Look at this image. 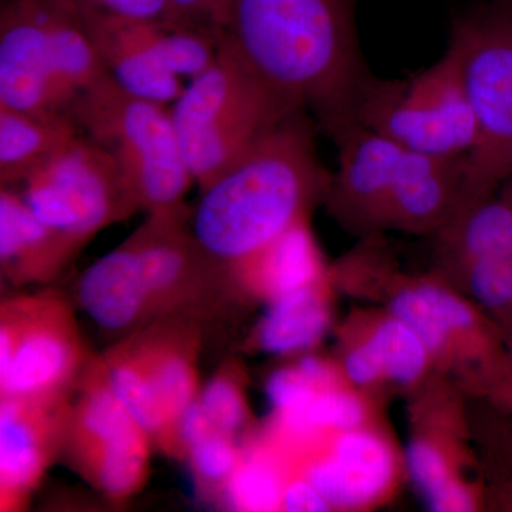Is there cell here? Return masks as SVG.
Listing matches in <instances>:
<instances>
[{
    "mask_svg": "<svg viewBox=\"0 0 512 512\" xmlns=\"http://www.w3.org/2000/svg\"><path fill=\"white\" fill-rule=\"evenodd\" d=\"M198 402L220 433L235 439L237 434L247 427V399L238 377L232 370L221 369L210 382L201 387Z\"/></svg>",
    "mask_w": 512,
    "mask_h": 512,
    "instance_id": "obj_30",
    "label": "cell"
},
{
    "mask_svg": "<svg viewBox=\"0 0 512 512\" xmlns=\"http://www.w3.org/2000/svg\"><path fill=\"white\" fill-rule=\"evenodd\" d=\"M392 316L414 330L430 352L443 348L453 333L471 328L476 320L466 302L431 284L397 293L392 302Z\"/></svg>",
    "mask_w": 512,
    "mask_h": 512,
    "instance_id": "obj_24",
    "label": "cell"
},
{
    "mask_svg": "<svg viewBox=\"0 0 512 512\" xmlns=\"http://www.w3.org/2000/svg\"><path fill=\"white\" fill-rule=\"evenodd\" d=\"M467 156L440 157L404 150L389 201L387 221L426 228L463 202Z\"/></svg>",
    "mask_w": 512,
    "mask_h": 512,
    "instance_id": "obj_17",
    "label": "cell"
},
{
    "mask_svg": "<svg viewBox=\"0 0 512 512\" xmlns=\"http://www.w3.org/2000/svg\"><path fill=\"white\" fill-rule=\"evenodd\" d=\"M352 121L404 150L430 156H468L477 141L476 116L450 45L436 63L413 76H370L357 97Z\"/></svg>",
    "mask_w": 512,
    "mask_h": 512,
    "instance_id": "obj_5",
    "label": "cell"
},
{
    "mask_svg": "<svg viewBox=\"0 0 512 512\" xmlns=\"http://www.w3.org/2000/svg\"><path fill=\"white\" fill-rule=\"evenodd\" d=\"M345 372L359 386L375 383L383 376L382 365L367 340L350 350L345 359Z\"/></svg>",
    "mask_w": 512,
    "mask_h": 512,
    "instance_id": "obj_35",
    "label": "cell"
},
{
    "mask_svg": "<svg viewBox=\"0 0 512 512\" xmlns=\"http://www.w3.org/2000/svg\"><path fill=\"white\" fill-rule=\"evenodd\" d=\"M63 397H2L0 400V510L19 511L46 474L69 420Z\"/></svg>",
    "mask_w": 512,
    "mask_h": 512,
    "instance_id": "obj_10",
    "label": "cell"
},
{
    "mask_svg": "<svg viewBox=\"0 0 512 512\" xmlns=\"http://www.w3.org/2000/svg\"><path fill=\"white\" fill-rule=\"evenodd\" d=\"M165 421L170 429L173 456L181 458L178 424L201 392L198 377V332L188 323L157 319L153 326L128 338Z\"/></svg>",
    "mask_w": 512,
    "mask_h": 512,
    "instance_id": "obj_13",
    "label": "cell"
},
{
    "mask_svg": "<svg viewBox=\"0 0 512 512\" xmlns=\"http://www.w3.org/2000/svg\"><path fill=\"white\" fill-rule=\"evenodd\" d=\"M229 0H220V5L222 9V23H224L225 19V12H227ZM222 28V26H221Z\"/></svg>",
    "mask_w": 512,
    "mask_h": 512,
    "instance_id": "obj_38",
    "label": "cell"
},
{
    "mask_svg": "<svg viewBox=\"0 0 512 512\" xmlns=\"http://www.w3.org/2000/svg\"><path fill=\"white\" fill-rule=\"evenodd\" d=\"M330 183L316 153L311 116L295 111L201 188L192 234L211 258L232 268L305 220Z\"/></svg>",
    "mask_w": 512,
    "mask_h": 512,
    "instance_id": "obj_2",
    "label": "cell"
},
{
    "mask_svg": "<svg viewBox=\"0 0 512 512\" xmlns=\"http://www.w3.org/2000/svg\"><path fill=\"white\" fill-rule=\"evenodd\" d=\"M220 39L332 137L369 77L350 0H229Z\"/></svg>",
    "mask_w": 512,
    "mask_h": 512,
    "instance_id": "obj_1",
    "label": "cell"
},
{
    "mask_svg": "<svg viewBox=\"0 0 512 512\" xmlns=\"http://www.w3.org/2000/svg\"><path fill=\"white\" fill-rule=\"evenodd\" d=\"M72 249L30 211L15 187L0 188V268L15 285L55 278L74 258Z\"/></svg>",
    "mask_w": 512,
    "mask_h": 512,
    "instance_id": "obj_18",
    "label": "cell"
},
{
    "mask_svg": "<svg viewBox=\"0 0 512 512\" xmlns=\"http://www.w3.org/2000/svg\"><path fill=\"white\" fill-rule=\"evenodd\" d=\"M406 464L410 477L426 498L431 511L473 510V497L463 484L451 476L446 458L433 444L423 440L412 441L407 446Z\"/></svg>",
    "mask_w": 512,
    "mask_h": 512,
    "instance_id": "obj_26",
    "label": "cell"
},
{
    "mask_svg": "<svg viewBox=\"0 0 512 512\" xmlns=\"http://www.w3.org/2000/svg\"><path fill=\"white\" fill-rule=\"evenodd\" d=\"M153 447L150 433L113 393L94 360L86 367L64 434L63 450L74 470L121 504L146 485Z\"/></svg>",
    "mask_w": 512,
    "mask_h": 512,
    "instance_id": "obj_8",
    "label": "cell"
},
{
    "mask_svg": "<svg viewBox=\"0 0 512 512\" xmlns=\"http://www.w3.org/2000/svg\"><path fill=\"white\" fill-rule=\"evenodd\" d=\"M77 134L64 114H36L0 106V184H22Z\"/></svg>",
    "mask_w": 512,
    "mask_h": 512,
    "instance_id": "obj_20",
    "label": "cell"
},
{
    "mask_svg": "<svg viewBox=\"0 0 512 512\" xmlns=\"http://www.w3.org/2000/svg\"><path fill=\"white\" fill-rule=\"evenodd\" d=\"M328 325L329 312L318 285L308 286L269 301L256 340L265 352L291 355L316 345Z\"/></svg>",
    "mask_w": 512,
    "mask_h": 512,
    "instance_id": "obj_22",
    "label": "cell"
},
{
    "mask_svg": "<svg viewBox=\"0 0 512 512\" xmlns=\"http://www.w3.org/2000/svg\"><path fill=\"white\" fill-rule=\"evenodd\" d=\"M64 116L111 158L137 210H184L194 178L165 104L128 93L106 76L80 93Z\"/></svg>",
    "mask_w": 512,
    "mask_h": 512,
    "instance_id": "obj_3",
    "label": "cell"
},
{
    "mask_svg": "<svg viewBox=\"0 0 512 512\" xmlns=\"http://www.w3.org/2000/svg\"><path fill=\"white\" fill-rule=\"evenodd\" d=\"M289 478L274 454L262 448L242 451L237 470L225 488V498L234 510H281Z\"/></svg>",
    "mask_w": 512,
    "mask_h": 512,
    "instance_id": "obj_25",
    "label": "cell"
},
{
    "mask_svg": "<svg viewBox=\"0 0 512 512\" xmlns=\"http://www.w3.org/2000/svg\"><path fill=\"white\" fill-rule=\"evenodd\" d=\"M450 46L477 121L476 146L467 156L466 205L512 173V18L460 20Z\"/></svg>",
    "mask_w": 512,
    "mask_h": 512,
    "instance_id": "obj_6",
    "label": "cell"
},
{
    "mask_svg": "<svg viewBox=\"0 0 512 512\" xmlns=\"http://www.w3.org/2000/svg\"><path fill=\"white\" fill-rule=\"evenodd\" d=\"M329 504L305 476L289 478L282 497V511L323 512Z\"/></svg>",
    "mask_w": 512,
    "mask_h": 512,
    "instance_id": "obj_34",
    "label": "cell"
},
{
    "mask_svg": "<svg viewBox=\"0 0 512 512\" xmlns=\"http://www.w3.org/2000/svg\"><path fill=\"white\" fill-rule=\"evenodd\" d=\"M20 185L30 211L74 255L101 229L138 211L111 158L80 133Z\"/></svg>",
    "mask_w": 512,
    "mask_h": 512,
    "instance_id": "obj_7",
    "label": "cell"
},
{
    "mask_svg": "<svg viewBox=\"0 0 512 512\" xmlns=\"http://www.w3.org/2000/svg\"><path fill=\"white\" fill-rule=\"evenodd\" d=\"M470 286L477 301L487 308H503L511 303L512 259L471 261Z\"/></svg>",
    "mask_w": 512,
    "mask_h": 512,
    "instance_id": "obj_32",
    "label": "cell"
},
{
    "mask_svg": "<svg viewBox=\"0 0 512 512\" xmlns=\"http://www.w3.org/2000/svg\"><path fill=\"white\" fill-rule=\"evenodd\" d=\"M330 138L339 150V170L328 192L336 207L355 220L387 221L404 148L356 121Z\"/></svg>",
    "mask_w": 512,
    "mask_h": 512,
    "instance_id": "obj_12",
    "label": "cell"
},
{
    "mask_svg": "<svg viewBox=\"0 0 512 512\" xmlns=\"http://www.w3.org/2000/svg\"><path fill=\"white\" fill-rule=\"evenodd\" d=\"M128 20L143 45L180 79L198 76L217 60L221 30L167 20Z\"/></svg>",
    "mask_w": 512,
    "mask_h": 512,
    "instance_id": "obj_23",
    "label": "cell"
},
{
    "mask_svg": "<svg viewBox=\"0 0 512 512\" xmlns=\"http://www.w3.org/2000/svg\"><path fill=\"white\" fill-rule=\"evenodd\" d=\"M296 366H298L303 375L308 377L320 389L336 386L335 375H333L332 369L323 360L318 359V357H303Z\"/></svg>",
    "mask_w": 512,
    "mask_h": 512,
    "instance_id": "obj_37",
    "label": "cell"
},
{
    "mask_svg": "<svg viewBox=\"0 0 512 512\" xmlns=\"http://www.w3.org/2000/svg\"><path fill=\"white\" fill-rule=\"evenodd\" d=\"M185 458H188L191 471L202 490L224 495L241 461L242 450L235 444L234 437L212 433L192 444Z\"/></svg>",
    "mask_w": 512,
    "mask_h": 512,
    "instance_id": "obj_29",
    "label": "cell"
},
{
    "mask_svg": "<svg viewBox=\"0 0 512 512\" xmlns=\"http://www.w3.org/2000/svg\"><path fill=\"white\" fill-rule=\"evenodd\" d=\"M367 343L375 350L383 376L393 382H416L426 369L430 350L414 330L393 316L373 330Z\"/></svg>",
    "mask_w": 512,
    "mask_h": 512,
    "instance_id": "obj_28",
    "label": "cell"
},
{
    "mask_svg": "<svg viewBox=\"0 0 512 512\" xmlns=\"http://www.w3.org/2000/svg\"><path fill=\"white\" fill-rule=\"evenodd\" d=\"M457 227L458 247L471 261L512 259V205L507 202L467 204Z\"/></svg>",
    "mask_w": 512,
    "mask_h": 512,
    "instance_id": "obj_27",
    "label": "cell"
},
{
    "mask_svg": "<svg viewBox=\"0 0 512 512\" xmlns=\"http://www.w3.org/2000/svg\"><path fill=\"white\" fill-rule=\"evenodd\" d=\"M42 5L53 70L69 107L80 93L109 74L87 35L76 0H42Z\"/></svg>",
    "mask_w": 512,
    "mask_h": 512,
    "instance_id": "obj_21",
    "label": "cell"
},
{
    "mask_svg": "<svg viewBox=\"0 0 512 512\" xmlns=\"http://www.w3.org/2000/svg\"><path fill=\"white\" fill-rule=\"evenodd\" d=\"M320 390L298 366L276 370L266 382V396L274 407L276 419H288L303 412Z\"/></svg>",
    "mask_w": 512,
    "mask_h": 512,
    "instance_id": "obj_31",
    "label": "cell"
},
{
    "mask_svg": "<svg viewBox=\"0 0 512 512\" xmlns=\"http://www.w3.org/2000/svg\"><path fill=\"white\" fill-rule=\"evenodd\" d=\"M0 106L36 114H64L42 0H10L0 12Z\"/></svg>",
    "mask_w": 512,
    "mask_h": 512,
    "instance_id": "obj_11",
    "label": "cell"
},
{
    "mask_svg": "<svg viewBox=\"0 0 512 512\" xmlns=\"http://www.w3.org/2000/svg\"><path fill=\"white\" fill-rule=\"evenodd\" d=\"M77 298L83 311L107 332H137L157 320L127 239L83 272Z\"/></svg>",
    "mask_w": 512,
    "mask_h": 512,
    "instance_id": "obj_16",
    "label": "cell"
},
{
    "mask_svg": "<svg viewBox=\"0 0 512 512\" xmlns=\"http://www.w3.org/2000/svg\"><path fill=\"white\" fill-rule=\"evenodd\" d=\"M511 303H512V286H511Z\"/></svg>",
    "mask_w": 512,
    "mask_h": 512,
    "instance_id": "obj_39",
    "label": "cell"
},
{
    "mask_svg": "<svg viewBox=\"0 0 512 512\" xmlns=\"http://www.w3.org/2000/svg\"><path fill=\"white\" fill-rule=\"evenodd\" d=\"M77 12L107 74L128 93L165 104L184 90L180 77L168 72L138 39L130 20L76 0Z\"/></svg>",
    "mask_w": 512,
    "mask_h": 512,
    "instance_id": "obj_15",
    "label": "cell"
},
{
    "mask_svg": "<svg viewBox=\"0 0 512 512\" xmlns=\"http://www.w3.org/2000/svg\"><path fill=\"white\" fill-rule=\"evenodd\" d=\"M84 2L120 18L188 23L178 15L170 0H84Z\"/></svg>",
    "mask_w": 512,
    "mask_h": 512,
    "instance_id": "obj_33",
    "label": "cell"
},
{
    "mask_svg": "<svg viewBox=\"0 0 512 512\" xmlns=\"http://www.w3.org/2000/svg\"><path fill=\"white\" fill-rule=\"evenodd\" d=\"M84 366L69 303L52 293L19 296L0 309L2 397H63Z\"/></svg>",
    "mask_w": 512,
    "mask_h": 512,
    "instance_id": "obj_9",
    "label": "cell"
},
{
    "mask_svg": "<svg viewBox=\"0 0 512 512\" xmlns=\"http://www.w3.org/2000/svg\"><path fill=\"white\" fill-rule=\"evenodd\" d=\"M305 220L293 225L258 254L229 268L231 279L254 289L268 301L318 285L322 265Z\"/></svg>",
    "mask_w": 512,
    "mask_h": 512,
    "instance_id": "obj_19",
    "label": "cell"
},
{
    "mask_svg": "<svg viewBox=\"0 0 512 512\" xmlns=\"http://www.w3.org/2000/svg\"><path fill=\"white\" fill-rule=\"evenodd\" d=\"M178 15L202 28L221 30L222 9L220 0H170Z\"/></svg>",
    "mask_w": 512,
    "mask_h": 512,
    "instance_id": "obj_36",
    "label": "cell"
},
{
    "mask_svg": "<svg viewBox=\"0 0 512 512\" xmlns=\"http://www.w3.org/2000/svg\"><path fill=\"white\" fill-rule=\"evenodd\" d=\"M303 476L329 507L357 508L382 497L394 478L389 444L362 427L338 433L328 453L316 457Z\"/></svg>",
    "mask_w": 512,
    "mask_h": 512,
    "instance_id": "obj_14",
    "label": "cell"
},
{
    "mask_svg": "<svg viewBox=\"0 0 512 512\" xmlns=\"http://www.w3.org/2000/svg\"><path fill=\"white\" fill-rule=\"evenodd\" d=\"M171 117L185 163L207 187L295 111L220 39L217 60L184 86Z\"/></svg>",
    "mask_w": 512,
    "mask_h": 512,
    "instance_id": "obj_4",
    "label": "cell"
}]
</instances>
